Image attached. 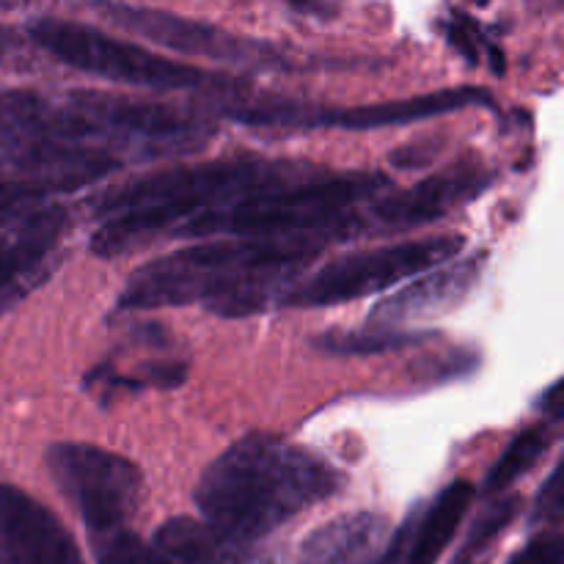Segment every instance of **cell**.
Returning <instances> with one entry per match:
<instances>
[{"label":"cell","instance_id":"277c9868","mask_svg":"<svg viewBox=\"0 0 564 564\" xmlns=\"http://www.w3.org/2000/svg\"><path fill=\"white\" fill-rule=\"evenodd\" d=\"M391 187L383 174H339L312 176L297 185L259 193L224 209L196 215L176 229L185 240H270V237L301 235H347L356 231V204L380 198Z\"/></svg>","mask_w":564,"mask_h":564},{"label":"cell","instance_id":"8fae6325","mask_svg":"<svg viewBox=\"0 0 564 564\" xmlns=\"http://www.w3.org/2000/svg\"><path fill=\"white\" fill-rule=\"evenodd\" d=\"M494 182V174L477 160H460L427 180L416 182L408 191L380 196L372 204V218L389 229H411V226L433 224L460 204L474 202Z\"/></svg>","mask_w":564,"mask_h":564},{"label":"cell","instance_id":"8992f818","mask_svg":"<svg viewBox=\"0 0 564 564\" xmlns=\"http://www.w3.org/2000/svg\"><path fill=\"white\" fill-rule=\"evenodd\" d=\"M460 235H438L424 240L391 242V246L367 248V251L347 253L314 270L308 279H301L286 292L281 306L319 308L336 303L358 301L375 292L391 290L408 279L430 273L441 264L455 262L463 251Z\"/></svg>","mask_w":564,"mask_h":564},{"label":"cell","instance_id":"603a6c76","mask_svg":"<svg viewBox=\"0 0 564 564\" xmlns=\"http://www.w3.org/2000/svg\"><path fill=\"white\" fill-rule=\"evenodd\" d=\"M185 375H187L185 364H176V361L149 364V367L138 369V375L121 378L119 383L132 386V389H135V386H158V389H174V386H180L182 380H185Z\"/></svg>","mask_w":564,"mask_h":564},{"label":"cell","instance_id":"ffe728a7","mask_svg":"<svg viewBox=\"0 0 564 564\" xmlns=\"http://www.w3.org/2000/svg\"><path fill=\"white\" fill-rule=\"evenodd\" d=\"M53 196L44 187L20 180H3L0 176V229H14L25 224L33 215L47 209V198Z\"/></svg>","mask_w":564,"mask_h":564},{"label":"cell","instance_id":"cb8c5ba5","mask_svg":"<svg viewBox=\"0 0 564 564\" xmlns=\"http://www.w3.org/2000/svg\"><path fill=\"white\" fill-rule=\"evenodd\" d=\"M507 564H564V532L543 534L518 551Z\"/></svg>","mask_w":564,"mask_h":564},{"label":"cell","instance_id":"5b68a950","mask_svg":"<svg viewBox=\"0 0 564 564\" xmlns=\"http://www.w3.org/2000/svg\"><path fill=\"white\" fill-rule=\"evenodd\" d=\"M28 36L61 64L86 75L102 77L121 86L154 88V91H242L246 80L231 75L198 69L182 61L165 58L141 44L121 42L94 25L58 17H39L28 25Z\"/></svg>","mask_w":564,"mask_h":564},{"label":"cell","instance_id":"2e32d148","mask_svg":"<svg viewBox=\"0 0 564 564\" xmlns=\"http://www.w3.org/2000/svg\"><path fill=\"white\" fill-rule=\"evenodd\" d=\"M477 499V488L466 479H455L446 485L433 505L422 510L419 516H411L405 521L408 543L405 560L402 564H435L444 554L446 545L455 540L468 507Z\"/></svg>","mask_w":564,"mask_h":564},{"label":"cell","instance_id":"ba28073f","mask_svg":"<svg viewBox=\"0 0 564 564\" xmlns=\"http://www.w3.org/2000/svg\"><path fill=\"white\" fill-rule=\"evenodd\" d=\"M490 102L488 94L477 86L444 88V91L422 94V97L389 99V102L356 105V108H314L297 102H257V105H220V116L253 127H286V130H317V127H339V130H378V127L413 124L435 116L455 113L471 105Z\"/></svg>","mask_w":564,"mask_h":564},{"label":"cell","instance_id":"9c48e42d","mask_svg":"<svg viewBox=\"0 0 564 564\" xmlns=\"http://www.w3.org/2000/svg\"><path fill=\"white\" fill-rule=\"evenodd\" d=\"M99 11L124 31L160 44V47L176 50V53L196 55V58L220 61V64L253 66V69H297L295 58L270 42L231 33L226 28L213 25L204 20L174 14L165 9H149V6L130 3H99Z\"/></svg>","mask_w":564,"mask_h":564},{"label":"cell","instance_id":"ac0fdd59","mask_svg":"<svg viewBox=\"0 0 564 564\" xmlns=\"http://www.w3.org/2000/svg\"><path fill=\"white\" fill-rule=\"evenodd\" d=\"M433 334H416V330L397 328H375V330H352V334H325L314 339V347L334 356H369V352H389L400 347L422 345Z\"/></svg>","mask_w":564,"mask_h":564},{"label":"cell","instance_id":"7402d4cb","mask_svg":"<svg viewBox=\"0 0 564 564\" xmlns=\"http://www.w3.org/2000/svg\"><path fill=\"white\" fill-rule=\"evenodd\" d=\"M33 66H36V55H33L31 42H25L11 28L0 25V69L31 72Z\"/></svg>","mask_w":564,"mask_h":564},{"label":"cell","instance_id":"4316f807","mask_svg":"<svg viewBox=\"0 0 564 564\" xmlns=\"http://www.w3.org/2000/svg\"><path fill=\"white\" fill-rule=\"evenodd\" d=\"M540 413L545 419H564V378L556 380L540 400Z\"/></svg>","mask_w":564,"mask_h":564},{"label":"cell","instance_id":"d4e9b609","mask_svg":"<svg viewBox=\"0 0 564 564\" xmlns=\"http://www.w3.org/2000/svg\"><path fill=\"white\" fill-rule=\"evenodd\" d=\"M444 33L457 53L468 61V64H479V33H474V25L468 17H455V20H444Z\"/></svg>","mask_w":564,"mask_h":564},{"label":"cell","instance_id":"44dd1931","mask_svg":"<svg viewBox=\"0 0 564 564\" xmlns=\"http://www.w3.org/2000/svg\"><path fill=\"white\" fill-rule=\"evenodd\" d=\"M564 521V457L560 466L551 471L540 488L532 507V523H556Z\"/></svg>","mask_w":564,"mask_h":564},{"label":"cell","instance_id":"9a60e30c","mask_svg":"<svg viewBox=\"0 0 564 564\" xmlns=\"http://www.w3.org/2000/svg\"><path fill=\"white\" fill-rule=\"evenodd\" d=\"M389 532V518L380 512H347L303 540L297 564H361L383 545Z\"/></svg>","mask_w":564,"mask_h":564},{"label":"cell","instance_id":"4fadbf2b","mask_svg":"<svg viewBox=\"0 0 564 564\" xmlns=\"http://www.w3.org/2000/svg\"><path fill=\"white\" fill-rule=\"evenodd\" d=\"M479 273H482L479 253L441 264V268L419 275V279H413V284L402 286L400 292L380 301L375 312L369 314V323L375 328H394V325L413 323V319H427L435 314L452 312L457 303L466 301L471 286L477 284Z\"/></svg>","mask_w":564,"mask_h":564},{"label":"cell","instance_id":"30bf717a","mask_svg":"<svg viewBox=\"0 0 564 564\" xmlns=\"http://www.w3.org/2000/svg\"><path fill=\"white\" fill-rule=\"evenodd\" d=\"M0 564H86L69 529L33 496L0 482Z\"/></svg>","mask_w":564,"mask_h":564},{"label":"cell","instance_id":"3957f363","mask_svg":"<svg viewBox=\"0 0 564 564\" xmlns=\"http://www.w3.org/2000/svg\"><path fill=\"white\" fill-rule=\"evenodd\" d=\"M341 488L345 477L317 452L281 435L251 433L204 468L193 501L202 521L220 534L259 543Z\"/></svg>","mask_w":564,"mask_h":564},{"label":"cell","instance_id":"7c38bea8","mask_svg":"<svg viewBox=\"0 0 564 564\" xmlns=\"http://www.w3.org/2000/svg\"><path fill=\"white\" fill-rule=\"evenodd\" d=\"M66 209L47 207L0 235V312L50 279L58 262Z\"/></svg>","mask_w":564,"mask_h":564},{"label":"cell","instance_id":"52a82bcc","mask_svg":"<svg viewBox=\"0 0 564 564\" xmlns=\"http://www.w3.org/2000/svg\"><path fill=\"white\" fill-rule=\"evenodd\" d=\"M47 468L91 534L119 532L141 507L143 471L130 457L61 441L47 449Z\"/></svg>","mask_w":564,"mask_h":564},{"label":"cell","instance_id":"6da1fadb","mask_svg":"<svg viewBox=\"0 0 564 564\" xmlns=\"http://www.w3.org/2000/svg\"><path fill=\"white\" fill-rule=\"evenodd\" d=\"M347 235L215 240L152 259L127 279L116 314L202 303L218 317H251L281 306L301 273Z\"/></svg>","mask_w":564,"mask_h":564},{"label":"cell","instance_id":"7a4b0ae2","mask_svg":"<svg viewBox=\"0 0 564 564\" xmlns=\"http://www.w3.org/2000/svg\"><path fill=\"white\" fill-rule=\"evenodd\" d=\"M319 169L286 160L231 158L180 165L174 171L141 176L102 193L97 213L105 215L91 235V251L102 259L124 257L209 209H224L259 193L297 185Z\"/></svg>","mask_w":564,"mask_h":564},{"label":"cell","instance_id":"484cf974","mask_svg":"<svg viewBox=\"0 0 564 564\" xmlns=\"http://www.w3.org/2000/svg\"><path fill=\"white\" fill-rule=\"evenodd\" d=\"M405 543H408V529L405 523H402V527L394 532V538H391V543L386 545V551H380V554L369 564H402V560H405Z\"/></svg>","mask_w":564,"mask_h":564},{"label":"cell","instance_id":"e0dca14e","mask_svg":"<svg viewBox=\"0 0 564 564\" xmlns=\"http://www.w3.org/2000/svg\"><path fill=\"white\" fill-rule=\"evenodd\" d=\"M545 446H549V441H545V433L540 427H529L518 433L512 444L505 449V455L496 460V466L485 477V496L505 494L516 479H521L543 457Z\"/></svg>","mask_w":564,"mask_h":564},{"label":"cell","instance_id":"d6986e66","mask_svg":"<svg viewBox=\"0 0 564 564\" xmlns=\"http://www.w3.org/2000/svg\"><path fill=\"white\" fill-rule=\"evenodd\" d=\"M91 549L97 564H169L152 543H143L127 529L91 534Z\"/></svg>","mask_w":564,"mask_h":564},{"label":"cell","instance_id":"5bb4252c","mask_svg":"<svg viewBox=\"0 0 564 564\" xmlns=\"http://www.w3.org/2000/svg\"><path fill=\"white\" fill-rule=\"evenodd\" d=\"M154 549L169 564H273L257 543L226 538L196 518H171L152 538Z\"/></svg>","mask_w":564,"mask_h":564}]
</instances>
